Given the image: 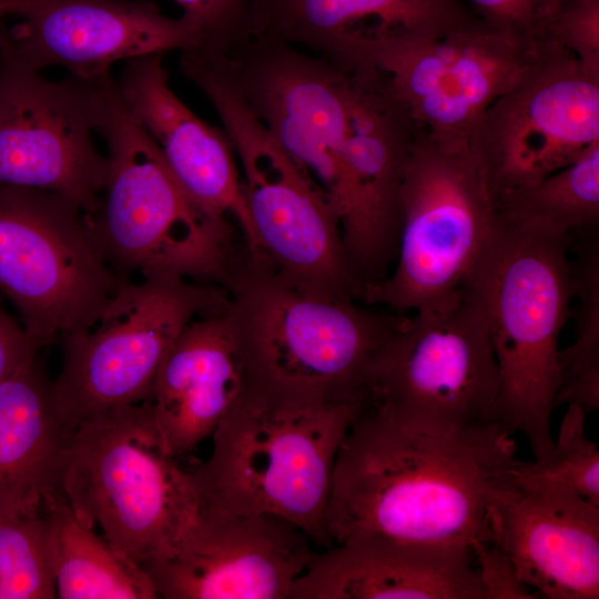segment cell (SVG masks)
I'll list each match as a JSON object with an SVG mask.
<instances>
[{
  "instance_id": "1",
  "label": "cell",
  "mask_w": 599,
  "mask_h": 599,
  "mask_svg": "<svg viewBox=\"0 0 599 599\" xmlns=\"http://www.w3.org/2000/svg\"><path fill=\"white\" fill-rule=\"evenodd\" d=\"M511 435L495 420L439 426L368 403L336 455L326 514L333 545L490 541L493 496L519 460Z\"/></svg>"
},
{
  "instance_id": "2",
  "label": "cell",
  "mask_w": 599,
  "mask_h": 599,
  "mask_svg": "<svg viewBox=\"0 0 599 599\" xmlns=\"http://www.w3.org/2000/svg\"><path fill=\"white\" fill-rule=\"evenodd\" d=\"M225 288L242 399L268 407L369 399L375 362L403 314L305 295L245 252Z\"/></svg>"
},
{
  "instance_id": "3",
  "label": "cell",
  "mask_w": 599,
  "mask_h": 599,
  "mask_svg": "<svg viewBox=\"0 0 599 599\" xmlns=\"http://www.w3.org/2000/svg\"><path fill=\"white\" fill-rule=\"evenodd\" d=\"M571 246L564 229L496 213L488 242L465 281L481 302L498 366L491 420L524 435L535 458L554 444L559 337L573 297Z\"/></svg>"
},
{
  "instance_id": "4",
  "label": "cell",
  "mask_w": 599,
  "mask_h": 599,
  "mask_svg": "<svg viewBox=\"0 0 599 599\" xmlns=\"http://www.w3.org/2000/svg\"><path fill=\"white\" fill-rule=\"evenodd\" d=\"M97 134L106 145L108 175L97 210L84 219L112 273L121 282L162 273L225 287L238 257L234 227L190 199L111 73L101 80Z\"/></svg>"
},
{
  "instance_id": "5",
  "label": "cell",
  "mask_w": 599,
  "mask_h": 599,
  "mask_svg": "<svg viewBox=\"0 0 599 599\" xmlns=\"http://www.w3.org/2000/svg\"><path fill=\"white\" fill-rule=\"evenodd\" d=\"M368 400L268 407L241 398L212 434L210 458L189 470L199 509L267 514L300 527L318 550L339 445Z\"/></svg>"
},
{
  "instance_id": "6",
  "label": "cell",
  "mask_w": 599,
  "mask_h": 599,
  "mask_svg": "<svg viewBox=\"0 0 599 599\" xmlns=\"http://www.w3.org/2000/svg\"><path fill=\"white\" fill-rule=\"evenodd\" d=\"M180 67L214 106L238 155L261 262L305 295L362 298L337 216L250 108L224 53L182 51Z\"/></svg>"
},
{
  "instance_id": "7",
  "label": "cell",
  "mask_w": 599,
  "mask_h": 599,
  "mask_svg": "<svg viewBox=\"0 0 599 599\" xmlns=\"http://www.w3.org/2000/svg\"><path fill=\"white\" fill-rule=\"evenodd\" d=\"M163 445L148 402L84 419L72 429L64 497L88 527L139 567L169 556L195 520L199 497Z\"/></svg>"
},
{
  "instance_id": "8",
  "label": "cell",
  "mask_w": 599,
  "mask_h": 599,
  "mask_svg": "<svg viewBox=\"0 0 599 599\" xmlns=\"http://www.w3.org/2000/svg\"><path fill=\"white\" fill-rule=\"evenodd\" d=\"M399 200L396 266L366 290L363 301L407 314L443 304L459 291L488 242L496 210L468 139L419 125Z\"/></svg>"
},
{
  "instance_id": "9",
  "label": "cell",
  "mask_w": 599,
  "mask_h": 599,
  "mask_svg": "<svg viewBox=\"0 0 599 599\" xmlns=\"http://www.w3.org/2000/svg\"><path fill=\"white\" fill-rule=\"evenodd\" d=\"M227 292L154 273L126 280L89 327L63 336L53 398L63 422H80L151 397L169 349L194 319L222 311Z\"/></svg>"
},
{
  "instance_id": "10",
  "label": "cell",
  "mask_w": 599,
  "mask_h": 599,
  "mask_svg": "<svg viewBox=\"0 0 599 599\" xmlns=\"http://www.w3.org/2000/svg\"><path fill=\"white\" fill-rule=\"evenodd\" d=\"M120 283L79 205L45 190L0 187V292L39 347L92 325Z\"/></svg>"
},
{
  "instance_id": "11",
  "label": "cell",
  "mask_w": 599,
  "mask_h": 599,
  "mask_svg": "<svg viewBox=\"0 0 599 599\" xmlns=\"http://www.w3.org/2000/svg\"><path fill=\"white\" fill-rule=\"evenodd\" d=\"M498 388L484 308L465 282L445 303L400 316L375 362L368 403L400 418L463 427L491 420Z\"/></svg>"
},
{
  "instance_id": "12",
  "label": "cell",
  "mask_w": 599,
  "mask_h": 599,
  "mask_svg": "<svg viewBox=\"0 0 599 599\" xmlns=\"http://www.w3.org/2000/svg\"><path fill=\"white\" fill-rule=\"evenodd\" d=\"M224 55L250 108L326 200L343 233L353 216L345 166L347 67L256 37Z\"/></svg>"
},
{
  "instance_id": "13",
  "label": "cell",
  "mask_w": 599,
  "mask_h": 599,
  "mask_svg": "<svg viewBox=\"0 0 599 599\" xmlns=\"http://www.w3.org/2000/svg\"><path fill=\"white\" fill-rule=\"evenodd\" d=\"M468 141L494 201L571 164L599 143V72L544 44Z\"/></svg>"
},
{
  "instance_id": "14",
  "label": "cell",
  "mask_w": 599,
  "mask_h": 599,
  "mask_svg": "<svg viewBox=\"0 0 599 599\" xmlns=\"http://www.w3.org/2000/svg\"><path fill=\"white\" fill-rule=\"evenodd\" d=\"M2 58L0 187L54 192L94 212L108 175L94 141L104 75L52 81Z\"/></svg>"
},
{
  "instance_id": "15",
  "label": "cell",
  "mask_w": 599,
  "mask_h": 599,
  "mask_svg": "<svg viewBox=\"0 0 599 599\" xmlns=\"http://www.w3.org/2000/svg\"><path fill=\"white\" fill-rule=\"evenodd\" d=\"M200 42L189 19L165 17L148 0H0L2 53L37 72L57 65L97 79L119 61Z\"/></svg>"
},
{
  "instance_id": "16",
  "label": "cell",
  "mask_w": 599,
  "mask_h": 599,
  "mask_svg": "<svg viewBox=\"0 0 599 599\" xmlns=\"http://www.w3.org/2000/svg\"><path fill=\"white\" fill-rule=\"evenodd\" d=\"M316 550L281 517L199 509L175 549L142 569L159 598L290 599Z\"/></svg>"
},
{
  "instance_id": "17",
  "label": "cell",
  "mask_w": 599,
  "mask_h": 599,
  "mask_svg": "<svg viewBox=\"0 0 599 599\" xmlns=\"http://www.w3.org/2000/svg\"><path fill=\"white\" fill-rule=\"evenodd\" d=\"M348 70L345 166L353 216L342 234L351 270L365 292L386 277L400 233V184L417 124L374 67Z\"/></svg>"
},
{
  "instance_id": "18",
  "label": "cell",
  "mask_w": 599,
  "mask_h": 599,
  "mask_svg": "<svg viewBox=\"0 0 599 599\" xmlns=\"http://www.w3.org/2000/svg\"><path fill=\"white\" fill-rule=\"evenodd\" d=\"M480 23L460 0H251L245 37L377 68L403 50Z\"/></svg>"
},
{
  "instance_id": "19",
  "label": "cell",
  "mask_w": 599,
  "mask_h": 599,
  "mask_svg": "<svg viewBox=\"0 0 599 599\" xmlns=\"http://www.w3.org/2000/svg\"><path fill=\"white\" fill-rule=\"evenodd\" d=\"M538 50L480 23L403 50L377 69L417 125L468 139Z\"/></svg>"
},
{
  "instance_id": "20",
  "label": "cell",
  "mask_w": 599,
  "mask_h": 599,
  "mask_svg": "<svg viewBox=\"0 0 599 599\" xmlns=\"http://www.w3.org/2000/svg\"><path fill=\"white\" fill-rule=\"evenodd\" d=\"M488 522L490 541L524 586L550 599L599 597V506L570 493L520 486L508 471Z\"/></svg>"
},
{
  "instance_id": "21",
  "label": "cell",
  "mask_w": 599,
  "mask_h": 599,
  "mask_svg": "<svg viewBox=\"0 0 599 599\" xmlns=\"http://www.w3.org/2000/svg\"><path fill=\"white\" fill-rule=\"evenodd\" d=\"M162 55L124 61L116 80L123 102L194 204L213 221L237 226L245 253L260 261L233 145L224 130L204 122L171 90Z\"/></svg>"
},
{
  "instance_id": "22",
  "label": "cell",
  "mask_w": 599,
  "mask_h": 599,
  "mask_svg": "<svg viewBox=\"0 0 599 599\" xmlns=\"http://www.w3.org/2000/svg\"><path fill=\"white\" fill-rule=\"evenodd\" d=\"M488 599L470 548L356 541L317 550L290 599Z\"/></svg>"
},
{
  "instance_id": "23",
  "label": "cell",
  "mask_w": 599,
  "mask_h": 599,
  "mask_svg": "<svg viewBox=\"0 0 599 599\" xmlns=\"http://www.w3.org/2000/svg\"><path fill=\"white\" fill-rule=\"evenodd\" d=\"M223 309L192 321L182 331L146 400L163 445L175 458L213 434L243 389L241 362Z\"/></svg>"
},
{
  "instance_id": "24",
  "label": "cell",
  "mask_w": 599,
  "mask_h": 599,
  "mask_svg": "<svg viewBox=\"0 0 599 599\" xmlns=\"http://www.w3.org/2000/svg\"><path fill=\"white\" fill-rule=\"evenodd\" d=\"M71 433L37 355L0 383V511L40 506L63 493Z\"/></svg>"
},
{
  "instance_id": "25",
  "label": "cell",
  "mask_w": 599,
  "mask_h": 599,
  "mask_svg": "<svg viewBox=\"0 0 599 599\" xmlns=\"http://www.w3.org/2000/svg\"><path fill=\"white\" fill-rule=\"evenodd\" d=\"M48 527L55 598L154 599L148 573L84 525L63 493L42 504Z\"/></svg>"
},
{
  "instance_id": "26",
  "label": "cell",
  "mask_w": 599,
  "mask_h": 599,
  "mask_svg": "<svg viewBox=\"0 0 599 599\" xmlns=\"http://www.w3.org/2000/svg\"><path fill=\"white\" fill-rule=\"evenodd\" d=\"M499 215L537 220L568 232L598 229L599 143L541 180L499 194Z\"/></svg>"
},
{
  "instance_id": "27",
  "label": "cell",
  "mask_w": 599,
  "mask_h": 599,
  "mask_svg": "<svg viewBox=\"0 0 599 599\" xmlns=\"http://www.w3.org/2000/svg\"><path fill=\"white\" fill-rule=\"evenodd\" d=\"M586 409L568 404L557 440L534 461L518 460L509 469L510 479L524 487L577 495L599 506V449L586 436Z\"/></svg>"
},
{
  "instance_id": "28",
  "label": "cell",
  "mask_w": 599,
  "mask_h": 599,
  "mask_svg": "<svg viewBox=\"0 0 599 599\" xmlns=\"http://www.w3.org/2000/svg\"><path fill=\"white\" fill-rule=\"evenodd\" d=\"M52 598L55 588L42 505L0 511V599Z\"/></svg>"
},
{
  "instance_id": "29",
  "label": "cell",
  "mask_w": 599,
  "mask_h": 599,
  "mask_svg": "<svg viewBox=\"0 0 599 599\" xmlns=\"http://www.w3.org/2000/svg\"><path fill=\"white\" fill-rule=\"evenodd\" d=\"M597 231V230H596ZM579 244L578 258L571 263L573 295L579 303L575 315L576 338L559 351L561 383L599 363V253L598 236Z\"/></svg>"
},
{
  "instance_id": "30",
  "label": "cell",
  "mask_w": 599,
  "mask_h": 599,
  "mask_svg": "<svg viewBox=\"0 0 599 599\" xmlns=\"http://www.w3.org/2000/svg\"><path fill=\"white\" fill-rule=\"evenodd\" d=\"M488 29L527 48L546 43V24L557 0H460Z\"/></svg>"
},
{
  "instance_id": "31",
  "label": "cell",
  "mask_w": 599,
  "mask_h": 599,
  "mask_svg": "<svg viewBox=\"0 0 599 599\" xmlns=\"http://www.w3.org/2000/svg\"><path fill=\"white\" fill-rule=\"evenodd\" d=\"M545 40L599 72V0H557Z\"/></svg>"
},
{
  "instance_id": "32",
  "label": "cell",
  "mask_w": 599,
  "mask_h": 599,
  "mask_svg": "<svg viewBox=\"0 0 599 599\" xmlns=\"http://www.w3.org/2000/svg\"><path fill=\"white\" fill-rule=\"evenodd\" d=\"M196 28L199 49L225 52L245 37L251 0H174Z\"/></svg>"
},
{
  "instance_id": "33",
  "label": "cell",
  "mask_w": 599,
  "mask_h": 599,
  "mask_svg": "<svg viewBox=\"0 0 599 599\" xmlns=\"http://www.w3.org/2000/svg\"><path fill=\"white\" fill-rule=\"evenodd\" d=\"M488 599L535 598L517 578L507 556L491 541L477 542L471 547Z\"/></svg>"
},
{
  "instance_id": "34",
  "label": "cell",
  "mask_w": 599,
  "mask_h": 599,
  "mask_svg": "<svg viewBox=\"0 0 599 599\" xmlns=\"http://www.w3.org/2000/svg\"><path fill=\"white\" fill-rule=\"evenodd\" d=\"M39 346L0 308V383L19 365L37 355Z\"/></svg>"
},
{
  "instance_id": "35",
  "label": "cell",
  "mask_w": 599,
  "mask_h": 599,
  "mask_svg": "<svg viewBox=\"0 0 599 599\" xmlns=\"http://www.w3.org/2000/svg\"><path fill=\"white\" fill-rule=\"evenodd\" d=\"M576 403L587 409L599 407V363L561 383L554 407Z\"/></svg>"
},
{
  "instance_id": "36",
  "label": "cell",
  "mask_w": 599,
  "mask_h": 599,
  "mask_svg": "<svg viewBox=\"0 0 599 599\" xmlns=\"http://www.w3.org/2000/svg\"><path fill=\"white\" fill-rule=\"evenodd\" d=\"M2 61H3V58H2V51L0 49V70H1V67H2Z\"/></svg>"
}]
</instances>
